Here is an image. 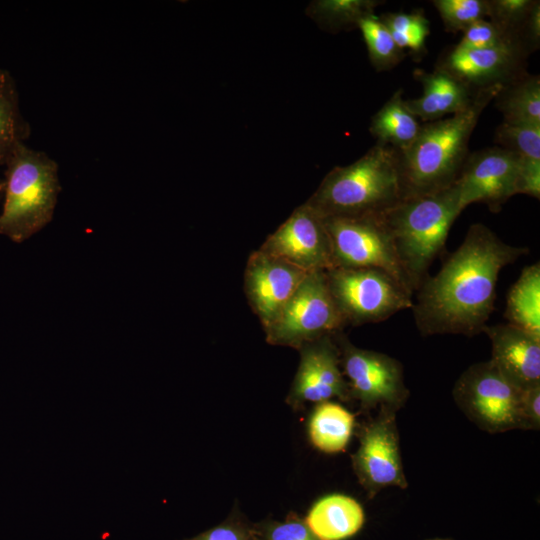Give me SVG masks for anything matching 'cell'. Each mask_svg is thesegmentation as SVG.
Listing matches in <instances>:
<instances>
[{"label":"cell","instance_id":"603a6c76","mask_svg":"<svg viewBox=\"0 0 540 540\" xmlns=\"http://www.w3.org/2000/svg\"><path fill=\"white\" fill-rule=\"evenodd\" d=\"M29 135L30 127L20 110L14 78L7 70L0 68V166H5Z\"/></svg>","mask_w":540,"mask_h":540},{"label":"cell","instance_id":"ac0fdd59","mask_svg":"<svg viewBox=\"0 0 540 540\" xmlns=\"http://www.w3.org/2000/svg\"><path fill=\"white\" fill-rule=\"evenodd\" d=\"M415 77L423 87L416 99L405 100L410 112L426 122L442 119L464 111L472 102V88L444 69L433 72L416 71Z\"/></svg>","mask_w":540,"mask_h":540},{"label":"cell","instance_id":"7a4b0ae2","mask_svg":"<svg viewBox=\"0 0 540 540\" xmlns=\"http://www.w3.org/2000/svg\"><path fill=\"white\" fill-rule=\"evenodd\" d=\"M503 86L477 89L464 111L421 125L412 145L398 153L403 198L434 193L454 184L468 157V142L477 122Z\"/></svg>","mask_w":540,"mask_h":540},{"label":"cell","instance_id":"8992f818","mask_svg":"<svg viewBox=\"0 0 540 540\" xmlns=\"http://www.w3.org/2000/svg\"><path fill=\"white\" fill-rule=\"evenodd\" d=\"M325 275L346 326L378 323L413 307V294L383 270L334 267Z\"/></svg>","mask_w":540,"mask_h":540},{"label":"cell","instance_id":"e0dca14e","mask_svg":"<svg viewBox=\"0 0 540 540\" xmlns=\"http://www.w3.org/2000/svg\"><path fill=\"white\" fill-rule=\"evenodd\" d=\"M491 341L490 361L501 375L523 391L540 384V338L510 323L486 325Z\"/></svg>","mask_w":540,"mask_h":540},{"label":"cell","instance_id":"d4e9b609","mask_svg":"<svg viewBox=\"0 0 540 540\" xmlns=\"http://www.w3.org/2000/svg\"><path fill=\"white\" fill-rule=\"evenodd\" d=\"M357 27L362 32L370 61L377 71L392 69L405 56L395 43L391 33L375 13L359 20Z\"/></svg>","mask_w":540,"mask_h":540},{"label":"cell","instance_id":"30bf717a","mask_svg":"<svg viewBox=\"0 0 540 540\" xmlns=\"http://www.w3.org/2000/svg\"><path fill=\"white\" fill-rule=\"evenodd\" d=\"M324 222L331 242L334 267L383 270L414 294L380 214L328 217L324 218Z\"/></svg>","mask_w":540,"mask_h":540},{"label":"cell","instance_id":"6da1fadb","mask_svg":"<svg viewBox=\"0 0 540 540\" xmlns=\"http://www.w3.org/2000/svg\"><path fill=\"white\" fill-rule=\"evenodd\" d=\"M528 252L503 242L484 224L471 225L458 249L416 290L412 310L419 332L482 333L494 310L500 271Z\"/></svg>","mask_w":540,"mask_h":540},{"label":"cell","instance_id":"7402d4cb","mask_svg":"<svg viewBox=\"0 0 540 540\" xmlns=\"http://www.w3.org/2000/svg\"><path fill=\"white\" fill-rule=\"evenodd\" d=\"M508 323L540 338V263L523 268L511 286L504 313Z\"/></svg>","mask_w":540,"mask_h":540},{"label":"cell","instance_id":"7c38bea8","mask_svg":"<svg viewBox=\"0 0 540 540\" xmlns=\"http://www.w3.org/2000/svg\"><path fill=\"white\" fill-rule=\"evenodd\" d=\"M521 157L501 147L485 148L467 157L454 182L464 210L476 202L484 203L493 212L518 194Z\"/></svg>","mask_w":540,"mask_h":540},{"label":"cell","instance_id":"d590c367","mask_svg":"<svg viewBox=\"0 0 540 540\" xmlns=\"http://www.w3.org/2000/svg\"><path fill=\"white\" fill-rule=\"evenodd\" d=\"M520 40L528 52L539 46L540 40V2L535 1L520 31Z\"/></svg>","mask_w":540,"mask_h":540},{"label":"cell","instance_id":"d6986e66","mask_svg":"<svg viewBox=\"0 0 540 540\" xmlns=\"http://www.w3.org/2000/svg\"><path fill=\"white\" fill-rule=\"evenodd\" d=\"M304 521L319 540H345L361 530L365 514L357 500L335 493L314 502Z\"/></svg>","mask_w":540,"mask_h":540},{"label":"cell","instance_id":"ffe728a7","mask_svg":"<svg viewBox=\"0 0 540 540\" xmlns=\"http://www.w3.org/2000/svg\"><path fill=\"white\" fill-rule=\"evenodd\" d=\"M402 93V89L397 90L373 116L370 125L377 144L389 146L398 153L412 145L421 129L417 118L407 108Z\"/></svg>","mask_w":540,"mask_h":540},{"label":"cell","instance_id":"f546056e","mask_svg":"<svg viewBox=\"0 0 540 540\" xmlns=\"http://www.w3.org/2000/svg\"><path fill=\"white\" fill-rule=\"evenodd\" d=\"M511 45L520 46L526 51L518 38L490 20L482 19L464 31L463 37L456 46L463 49H488Z\"/></svg>","mask_w":540,"mask_h":540},{"label":"cell","instance_id":"3957f363","mask_svg":"<svg viewBox=\"0 0 540 540\" xmlns=\"http://www.w3.org/2000/svg\"><path fill=\"white\" fill-rule=\"evenodd\" d=\"M462 211L454 183L434 193L403 198L380 214L414 293L428 277Z\"/></svg>","mask_w":540,"mask_h":540},{"label":"cell","instance_id":"277c9868","mask_svg":"<svg viewBox=\"0 0 540 540\" xmlns=\"http://www.w3.org/2000/svg\"><path fill=\"white\" fill-rule=\"evenodd\" d=\"M398 156L376 144L357 161L331 170L306 204L323 218L382 214L403 198Z\"/></svg>","mask_w":540,"mask_h":540},{"label":"cell","instance_id":"2e32d148","mask_svg":"<svg viewBox=\"0 0 540 540\" xmlns=\"http://www.w3.org/2000/svg\"><path fill=\"white\" fill-rule=\"evenodd\" d=\"M527 52L520 46H502L488 49H463L455 46L441 61L439 68L460 79L470 88L477 89L506 85L521 76L522 61Z\"/></svg>","mask_w":540,"mask_h":540},{"label":"cell","instance_id":"5b68a950","mask_svg":"<svg viewBox=\"0 0 540 540\" xmlns=\"http://www.w3.org/2000/svg\"><path fill=\"white\" fill-rule=\"evenodd\" d=\"M0 235L23 243L51 222L61 191L58 164L20 144L5 164Z\"/></svg>","mask_w":540,"mask_h":540},{"label":"cell","instance_id":"e575fe53","mask_svg":"<svg viewBox=\"0 0 540 540\" xmlns=\"http://www.w3.org/2000/svg\"><path fill=\"white\" fill-rule=\"evenodd\" d=\"M518 194L540 198V160L522 158L518 179Z\"/></svg>","mask_w":540,"mask_h":540},{"label":"cell","instance_id":"484cf974","mask_svg":"<svg viewBox=\"0 0 540 540\" xmlns=\"http://www.w3.org/2000/svg\"><path fill=\"white\" fill-rule=\"evenodd\" d=\"M401 50L416 54L426 51L429 22L422 11L392 12L379 16Z\"/></svg>","mask_w":540,"mask_h":540},{"label":"cell","instance_id":"74e56055","mask_svg":"<svg viewBox=\"0 0 540 540\" xmlns=\"http://www.w3.org/2000/svg\"><path fill=\"white\" fill-rule=\"evenodd\" d=\"M429 540H452V539H448V538H434V539H429Z\"/></svg>","mask_w":540,"mask_h":540},{"label":"cell","instance_id":"83f0119b","mask_svg":"<svg viewBox=\"0 0 540 540\" xmlns=\"http://www.w3.org/2000/svg\"><path fill=\"white\" fill-rule=\"evenodd\" d=\"M495 142L522 158L540 160V124L503 121L495 131Z\"/></svg>","mask_w":540,"mask_h":540},{"label":"cell","instance_id":"ba28073f","mask_svg":"<svg viewBox=\"0 0 540 540\" xmlns=\"http://www.w3.org/2000/svg\"><path fill=\"white\" fill-rule=\"evenodd\" d=\"M334 339L351 400H357L363 412H398L409 398L402 364L385 353L356 347L342 331L334 333Z\"/></svg>","mask_w":540,"mask_h":540},{"label":"cell","instance_id":"1f68e13d","mask_svg":"<svg viewBox=\"0 0 540 540\" xmlns=\"http://www.w3.org/2000/svg\"><path fill=\"white\" fill-rule=\"evenodd\" d=\"M534 2V0L489 1L488 20L520 40L521 28Z\"/></svg>","mask_w":540,"mask_h":540},{"label":"cell","instance_id":"cb8c5ba5","mask_svg":"<svg viewBox=\"0 0 540 540\" xmlns=\"http://www.w3.org/2000/svg\"><path fill=\"white\" fill-rule=\"evenodd\" d=\"M509 123L540 124V78L524 74L503 86L494 99Z\"/></svg>","mask_w":540,"mask_h":540},{"label":"cell","instance_id":"9c48e42d","mask_svg":"<svg viewBox=\"0 0 540 540\" xmlns=\"http://www.w3.org/2000/svg\"><path fill=\"white\" fill-rule=\"evenodd\" d=\"M345 326L328 288L325 271H314L306 275L264 331L269 344L298 350L307 342L342 331Z\"/></svg>","mask_w":540,"mask_h":540},{"label":"cell","instance_id":"4fadbf2b","mask_svg":"<svg viewBox=\"0 0 540 540\" xmlns=\"http://www.w3.org/2000/svg\"><path fill=\"white\" fill-rule=\"evenodd\" d=\"M259 250L308 273L334 267L324 218L306 203L296 208Z\"/></svg>","mask_w":540,"mask_h":540},{"label":"cell","instance_id":"44dd1931","mask_svg":"<svg viewBox=\"0 0 540 540\" xmlns=\"http://www.w3.org/2000/svg\"><path fill=\"white\" fill-rule=\"evenodd\" d=\"M355 416L336 402L317 403L308 421L311 444L324 453L344 451L351 439Z\"/></svg>","mask_w":540,"mask_h":540},{"label":"cell","instance_id":"4dcf8cb0","mask_svg":"<svg viewBox=\"0 0 540 540\" xmlns=\"http://www.w3.org/2000/svg\"><path fill=\"white\" fill-rule=\"evenodd\" d=\"M253 525L256 540H319L293 512L284 521L266 519Z\"/></svg>","mask_w":540,"mask_h":540},{"label":"cell","instance_id":"f1b7e54d","mask_svg":"<svg viewBox=\"0 0 540 540\" xmlns=\"http://www.w3.org/2000/svg\"><path fill=\"white\" fill-rule=\"evenodd\" d=\"M433 5L449 32H464L473 23L487 19L489 14L486 0H435Z\"/></svg>","mask_w":540,"mask_h":540},{"label":"cell","instance_id":"836d02e7","mask_svg":"<svg viewBox=\"0 0 540 540\" xmlns=\"http://www.w3.org/2000/svg\"><path fill=\"white\" fill-rule=\"evenodd\" d=\"M521 423L522 430L540 429V384L522 391Z\"/></svg>","mask_w":540,"mask_h":540},{"label":"cell","instance_id":"d6a6232c","mask_svg":"<svg viewBox=\"0 0 540 540\" xmlns=\"http://www.w3.org/2000/svg\"><path fill=\"white\" fill-rule=\"evenodd\" d=\"M185 540H256L254 525L234 511L224 522Z\"/></svg>","mask_w":540,"mask_h":540},{"label":"cell","instance_id":"9a60e30c","mask_svg":"<svg viewBox=\"0 0 540 540\" xmlns=\"http://www.w3.org/2000/svg\"><path fill=\"white\" fill-rule=\"evenodd\" d=\"M307 274L259 249L250 254L244 273L245 295L264 329L278 317Z\"/></svg>","mask_w":540,"mask_h":540},{"label":"cell","instance_id":"8fae6325","mask_svg":"<svg viewBox=\"0 0 540 540\" xmlns=\"http://www.w3.org/2000/svg\"><path fill=\"white\" fill-rule=\"evenodd\" d=\"M396 413L379 409L359 430V447L351 456L358 482L369 499L388 487L406 489Z\"/></svg>","mask_w":540,"mask_h":540},{"label":"cell","instance_id":"8d00e7d4","mask_svg":"<svg viewBox=\"0 0 540 540\" xmlns=\"http://www.w3.org/2000/svg\"><path fill=\"white\" fill-rule=\"evenodd\" d=\"M4 194V179L0 178V201L3 199Z\"/></svg>","mask_w":540,"mask_h":540},{"label":"cell","instance_id":"52a82bcc","mask_svg":"<svg viewBox=\"0 0 540 540\" xmlns=\"http://www.w3.org/2000/svg\"><path fill=\"white\" fill-rule=\"evenodd\" d=\"M452 394L458 408L479 429L491 434L522 430V391L490 360L469 366L456 380Z\"/></svg>","mask_w":540,"mask_h":540},{"label":"cell","instance_id":"5bb4252c","mask_svg":"<svg viewBox=\"0 0 540 540\" xmlns=\"http://www.w3.org/2000/svg\"><path fill=\"white\" fill-rule=\"evenodd\" d=\"M298 350L300 363L286 399L293 409H300L307 402L321 403L332 398L351 400L334 334L307 342Z\"/></svg>","mask_w":540,"mask_h":540},{"label":"cell","instance_id":"4316f807","mask_svg":"<svg viewBox=\"0 0 540 540\" xmlns=\"http://www.w3.org/2000/svg\"><path fill=\"white\" fill-rule=\"evenodd\" d=\"M378 1L322 0L312 4V15L329 28L357 26L360 19L373 14Z\"/></svg>","mask_w":540,"mask_h":540}]
</instances>
